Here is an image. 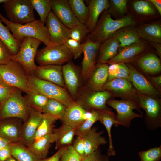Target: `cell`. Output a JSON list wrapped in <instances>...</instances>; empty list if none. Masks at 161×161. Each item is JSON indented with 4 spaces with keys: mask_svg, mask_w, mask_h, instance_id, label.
I'll use <instances>...</instances> for the list:
<instances>
[{
    "mask_svg": "<svg viewBox=\"0 0 161 161\" xmlns=\"http://www.w3.org/2000/svg\"><path fill=\"white\" fill-rule=\"evenodd\" d=\"M120 43V47H124L140 41V36L137 29L130 26L126 27L117 31L112 36Z\"/></svg>",
    "mask_w": 161,
    "mask_h": 161,
    "instance_id": "f1b7e54d",
    "label": "cell"
},
{
    "mask_svg": "<svg viewBox=\"0 0 161 161\" xmlns=\"http://www.w3.org/2000/svg\"><path fill=\"white\" fill-rule=\"evenodd\" d=\"M106 105L110 106L117 112L115 120L117 123V127L122 125L129 128L131 125L132 120L135 118L143 117V116L134 112L136 109L143 114L137 103L130 100H115L112 99L108 100Z\"/></svg>",
    "mask_w": 161,
    "mask_h": 161,
    "instance_id": "30bf717a",
    "label": "cell"
},
{
    "mask_svg": "<svg viewBox=\"0 0 161 161\" xmlns=\"http://www.w3.org/2000/svg\"><path fill=\"white\" fill-rule=\"evenodd\" d=\"M129 70V79L138 94L157 97L160 92L151 82L134 67L127 66Z\"/></svg>",
    "mask_w": 161,
    "mask_h": 161,
    "instance_id": "2e32d148",
    "label": "cell"
},
{
    "mask_svg": "<svg viewBox=\"0 0 161 161\" xmlns=\"http://www.w3.org/2000/svg\"><path fill=\"white\" fill-rule=\"evenodd\" d=\"M102 112L97 110H91V116L75 129V135L83 138L91 129L93 124L99 120Z\"/></svg>",
    "mask_w": 161,
    "mask_h": 161,
    "instance_id": "74e56055",
    "label": "cell"
},
{
    "mask_svg": "<svg viewBox=\"0 0 161 161\" xmlns=\"http://www.w3.org/2000/svg\"><path fill=\"white\" fill-rule=\"evenodd\" d=\"M55 142L53 132L35 140L28 149L39 159L47 158L51 144Z\"/></svg>",
    "mask_w": 161,
    "mask_h": 161,
    "instance_id": "484cf974",
    "label": "cell"
},
{
    "mask_svg": "<svg viewBox=\"0 0 161 161\" xmlns=\"http://www.w3.org/2000/svg\"><path fill=\"white\" fill-rule=\"evenodd\" d=\"M26 94L31 108L42 113L49 99L38 92L29 89Z\"/></svg>",
    "mask_w": 161,
    "mask_h": 161,
    "instance_id": "d590c367",
    "label": "cell"
},
{
    "mask_svg": "<svg viewBox=\"0 0 161 161\" xmlns=\"http://www.w3.org/2000/svg\"><path fill=\"white\" fill-rule=\"evenodd\" d=\"M138 64L145 72L155 74L161 70V64L159 58L153 53H149L141 57Z\"/></svg>",
    "mask_w": 161,
    "mask_h": 161,
    "instance_id": "f546056e",
    "label": "cell"
},
{
    "mask_svg": "<svg viewBox=\"0 0 161 161\" xmlns=\"http://www.w3.org/2000/svg\"><path fill=\"white\" fill-rule=\"evenodd\" d=\"M6 84L4 83V82L3 81V79H2L0 75V84Z\"/></svg>",
    "mask_w": 161,
    "mask_h": 161,
    "instance_id": "6125c7cd",
    "label": "cell"
},
{
    "mask_svg": "<svg viewBox=\"0 0 161 161\" xmlns=\"http://www.w3.org/2000/svg\"><path fill=\"white\" fill-rule=\"evenodd\" d=\"M66 146H64L59 149L51 157L44 159H39V161H60L61 156Z\"/></svg>",
    "mask_w": 161,
    "mask_h": 161,
    "instance_id": "db71d44e",
    "label": "cell"
},
{
    "mask_svg": "<svg viewBox=\"0 0 161 161\" xmlns=\"http://www.w3.org/2000/svg\"><path fill=\"white\" fill-rule=\"evenodd\" d=\"M111 2L116 9L121 13H125L126 10L127 1L126 0H112Z\"/></svg>",
    "mask_w": 161,
    "mask_h": 161,
    "instance_id": "816d5d0a",
    "label": "cell"
},
{
    "mask_svg": "<svg viewBox=\"0 0 161 161\" xmlns=\"http://www.w3.org/2000/svg\"></svg>",
    "mask_w": 161,
    "mask_h": 161,
    "instance_id": "03108f58",
    "label": "cell"
},
{
    "mask_svg": "<svg viewBox=\"0 0 161 161\" xmlns=\"http://www.w3.org/2000/svg\"><path fill=\"white\" fill-rule=\"evenodd\" d=\"M120 47L119 42L115 38L111 37L103 42L99 48V56L97 64L105 63L115 56L118 53Z\"/></svg>",
    "mask_w": 161,
    "mask_h": 161,
    "instance_id": "83f0119b",
    "label": "cell"
},
{
    "mask_svg": "<svg viewBox=\"0 0 161 161\" xmlns=\"http://www.w3.org/2000/svg\"><path fill=\"white\" fill-rule=\"evenodd\" d=\"M112 97L111 94L107 91H92L84 86L79 90L75 101L85 110H99L108 113L116 118V114L106 104L107 100Z\"/></svg>",
    "mask_w": 161,
    "mask_h": 161,
    "instance_id": "5b68a950",
    "label": "cell"
},
{
    "mask_svg": "<svg viewBox=\"0 0 161 161\" xmlns=\"http://www.w3.org/2000/svg\"><path fill=\"white\" fill-rule=\"evenodd\" d=\"M42 113L32 109L30 115L23 122L21 143L29 147L34 141L35 136L41 121Z\"/></svg>",
    "mask_w": 161,
    "mask_h": 161,
    "instance_id": "d6986e66",
    "label": "cell"
},
{
    "mask_svg": "<svg viewBox=\"0 0 161 161\" xmlns=\"http://www.w3.org/2000/svg\"><path fill=\"white\" fill-rule=\"evenodd\" d=\"M34 9L38 13L40 20L45 24L47 17L52 10L50 0H30Z\"/></svg>",
    "mask_w": 161,
    "mask_h": 161,
    "instance_id": "ab89813d",
    "label": "cell"
},
{
    "mask_svg": "<svg viewBox=\"0 0 161 161\" xmlns=\"http://www.w3.org/2000/svg\"><path fill=\"white\" fill-rule=\"evenodd\" d=\"M10 145L0 149V161H5L12 156Z\"/></svg>",
    "mask_w": 161,
    "mask_h": 161,
    "instance_id": "9f6ffc18",
    "label": "cell"
},
{
    "mask_svg": "<svg viewBox=\"0 0 161 161\" xmlns=\"http://www.w3.org/2000/svg\"><path fill=\"white\" fill-rule=\"evenodd\" d=\"M75 129L64 124L54 129L53 133L55 138V149L71 145L75 135Z\"/></svg>",
    "mask_w": 161,
    "mask_h": 161,
    "instance_id": "4316f807",
    "label": "cell"
},
{
    "mask_svg": "<svg viewBox=\"0 0 161 161\" xmlns=\"http://www.w3.org/2000/svg\"><path fill=\"white\" fill-rule=\"evenodd\" d=\"M9 1V0H0V4L1 3H4L7 2Z\"/></svg>",
    "mask_w": 161,
    "mask_h": 161,
    "instance_id": "be15d7a7",
    "label": "cell"
},
{
    "mask_svg": "<svg viewBox=\"0 0 161 161\" xmlns=\"http://www.w3.org/2000/svg\"><path fill=\"white\" fill-rule=\"evenodd\" d=\"M119 64V69L115 78H126L129 80V70L127 66L124 63Z\"/></svg>",
    "mask_w": 161,
    "mask_h": 161,
    "instance_id": "f907efd6",
    "label": "cell"
},
{
    "mask_svg": "<svg viewBox=\"0 0 161 161\" xmlns=\"http://www.w3.org/2000/svg\"><path fill=\"white\" fill-rule=\"evenodd\" d=\"M11 143L0 136V149L10 145Z\"/></svg>",
    "mask_w": 161,
    "mask_h": 161,
    "instance_id": "6f0895ef",
    "label": "cell"
},
{
    "mask_svg": "<svg viewBox=\"0 0 161 161\" xmlns=\"http://www.w3.org/2000/svg\"><path fill=\"white\" fill-rule=\"evenodd\" d=\"M72 10L77 19L81 23L86 24L89 16L88 7L83 0H68Z\"/></svg>",
    "mask_w": 161,
    "mask_h": 161,
    "instance_id": "8d00e7d4",
    "label": "cell"
},
{
    "mask_svg": "<svg viewBox=\"0 0 161 161\" xmlns=\"http://www.w3.org/2000/svg\"><path fill=\"white\" fill-rule=\"evenodd\" d=\"M145 48V44L140 41L126 46L123 47L115 56L105 63L111 64L129 62L143 51Z\"/></svg>",
    "mask_w": 161,
    "mask_h": 161,
    "instance_id": "603a6c76",
    "label": "cell"
},
{
    "mask_svg": "<svg viewBox=\"0 0 161 161\" xmlns=\"http://www.w3.org/2000/svg\"><path fill=\"white\" fill-rule=\"evenodd\" d=\"M52 12L65 26L70 29L80 23L73 14L67 0H50Z\"/></svg>",
    "mask_w": 161,
    "mask_h": 161,
    "instance_id": "e0dca14e",
    "label": "cell"
},
{
    "mask_svg": "<svg viewBox=\"0 0 161 161\" xmlns=\"http://www.w3.org/2000/svg\"><path fill=\"white\" fill-rule=\"evenodd\" d=\"M155 48L158 56L160 58L161 57V44L160 43H152Z\"/></svg>",
    "mask_w": 161,
    "mask_h": 161,
    "instance_id": "91938a15",
    "label": "cell"
},
{
    "mask_svg": "<svg viewBox=\"0 0 161 161\" xmlns=\"http://www.w3.org/2000/svg\"><path fill=\"white\" fill-rule=\"evenodd\" d=\"M12 55L7 47L0 39V65L9 62Z\"/></svg>",
    "mask_w": 161,
    "mask_h": 161,
    "instance_id": "bcb514c9",
    "label": "cell"
},
{
    "mask_svg": "<svg viewBox=\"0 0 161 161\" xmlns=\"http://www.w3.org/2000/svg\"><path fill=\"white\" fill-rule=\"evenodd\" d=\"M140 161H160L161 145L138 152Z\"/></svg>",
    "mask_w": 161,
    "mask_h": 161,
    "instance_id": "b9f144b4",
    "label": "cell"
},
{
    "mask_svg": "<svg viewBox=\"0 0 161 161\" xmlns=\"http://www.w3.org/2000/svg\"><path fill=\"white\" fill-rule=\"evenodd\" d=\"M109 157L103 154L99 148L92 154L83 158L81 161H110Z\"/></svg>",
    "mask_w": 161,
    "mask_h": 161,
    "instance_id": "7dc6e473",
    "label": "cell"
},
{
    "mask_svg": "<svg viewBox=\"0 0 161 161\" xmlns=\"http://www.w3.org/2000/svg\"><path fill=\"white\" fill-rule=\"evenodd\" d=\"M45 24L53 45L64 44L65 41L69 38V29L57 18L52 10L49 13Z\"/></svg>",
    "mask_w": 161,
    "mask_h": 161,
    "instance_id": "9a60e30c",
    "label": "cell"
},
{
    "mask_svg": "<svg viewBox=\"0 0 161 161\" xmlns=\"http://www.w3.org/2000/svg\"><path fill=\"white\" fill-rule=\"evenodd\" d=\"M108 66L105 63L95 65L85 83V86L89 90L93 92L103 90V87L108 79Z\"/></svg>",
    "mask_w": 161,
    "mask_h": 161,
    "instance_id": "7402d4cb",
    "label": "cell"
},
{
    "mask_svg": "<svg viewBox=\"0 0 161 161\" xmlns=\"http://www.w3.org/2000/svg\"><path fill=\"white\" fill-rule=\"evenodd\" d=\"M140 37L152 43L161 42V27L157 23L144 25L137 29Z\"/></svg>",
    "mask_w": 161,
    "mask_h": 161,
    "instance_id": "4dcf8cb0",
    "label": "cell"
},
{
    "mask_svg": "<svg viewBox=\"0 0 161 161\" xmlns=\"http://www.w3.org/2000/svg\"><path fill=\"white\" fill-rule=\"evenodd\" d=\"M88 2L89 16L85 24L90 33L96 26L100 14L107 10L110 5L108 0H90Z\"/></svg>",
    "mask_w": 161,
    "mask_h": 161,
    "instance_id": "cb8c5ba5",
    "label": "cell"
},
{
    "mask_svg": "<svg viewBox=\"0 0 161 161\" xmlns=\"http://www.w3.org/2000/svg\"><path fill=\"white\" fill-rule=\"evenodd\" d=\"M56 120L49 114L42 113L41 119L35 136L34 140L52 133L55 129V123Z\"/></svg>",
    "mask_w": 161,
    "mask_h": 161,
    "instance_id": "e575fe53",
    "label": "cell"
},
{
    "mask_svg": "<svg viewBox=\"0 0 161 161\" xmlns=\"http://www.w3.org/2000/svg\"><path fill=\"white\" fill-rule=\"evenodd\" d=\"M101 43L99 41L88 40L82 43L83 58L80 74L82 79L85 83L96 65L97 55Z\"/></svg>",
    "mask_w": 161,
    "mask_h": 161,
    "instance_id": "4fadbf2b",
    "label": "cell"
},
{
    "mask_svg": "<svg viewBox=\"0 0 161 161\" xmlns=\"http://www.w3.org/2000/svg\"><path fill=\"white\" fill-rule=\"evenodd\" d=\"M0 19L11 31L14 38L20 42L24 38L30 37L40 40L46 47L54 45L51 42L46 27L40 19H36L23 24H16L9 21L1 13Z\"/></svg>",
    "mask_w": 161,
    "mask_h": 161,
    "instance_id": "7a4b0ae2",
    "label": "cell"
},
{
    "mask_svg": "<svg viewBox=\"0 0 161 161\" xmlns=\"http://www.w3.org/2000/svg\"><path fill=\"white\" fill-rule=\"evenodd\" d=\"M42 42L33 38L27 37L21 42L17 53L12 56L11 60L19 63L28 75L34 74L37 66L35 60L38 48Z\"/></svg>",
    "mask_w": 161,
    "mask_h": 161,
    "instance_id": "8992f818",
    "label": "cell"
},
{
    "mask_svg": "<svg viewBox=\"0 0 161 161\" xmlns=\"http://www.w3.org/2000/svg\"><path fill=\"white\" fill-rule=\"evenodd\" d=\"M146 76L151 81V83L158 90L159 92L161 91V76L160 75L155 76H151L146 75Z\"/></svg>",
    "mask_w": 161,
    "mask_h": 161,
    "instance_id": "11a10c76",
    "label": "cell"
},
{
    "mask_svg": "<svg viewBox=\"0 0 161 161\" xmlns=\"http://www.w3.org/2000/svg\"><path fill=\"white\" fill-rule=\"evenodd\" d=\"M99 121L104 126L108 136L109 146L107 155L108 156H115L116 153L113 146L111 130L113 125L117 127V123L115 120V118L108 113L103 112L101 114Z\"/></svg>",
    "mask_w": 161,
    "mask_h": 161,
    "instance_id": "d6a6232c",
    "label": "cell"
},
{
    "mask_svg": "<svg viewBox=\"0 0 161 161\" xmlns=\"http://www.w3.org/2000/svg\"><path fill=\"white\" fill-rule=\"evenodd\" d=\"M0 39L5 44L12 55L18 52L21 42L16 40L6 26H4L0 19Z\"/></svg>",
    "mask_w": 161,
    "mask_h": 161,
    "instance_id": "836d02e7",
    "label": "cell"
},
{
    "mask_svg": "<svg viewBox=\"0 0 161 161\" xmlns=\"http://www.w3.org/2000/svg\"><path fill=\"white\" fill-rule=\"evenodd\" d=\"M62 65H46L37 66L34 75L38 78L65 88L62 76Z\"/></svg>",
    "mask_w": 161,
    "mask_h": 161,
    "instance_id": "44dd1931",
    "label": "cell"
},
{
    "mask_svg": "<svg viewBox=\"0 0 161 161\" xmlns=\"http://www.w3.org/2000/svg\"><path fill=\"white\" fill-rule=\"evenodd\" d=\"M140 108L145 112V121L147 129L151 131L161 127V103L158 98L138 94Z\"/></svg>",
    "mask_w": 161,
    "mask_h": 161,
    "instance_id": "8fae6325",
    "label": "cell"
},
{
    "mask_svg": "<svg viewBox=\"0 0 161 161\" xmlns=\"http://www.w3.org/2000/svg\"><path fill=\"white\" fill-rule=\"evenodd\" d=\"M73 56L64 44L46 47L38 50L35 60L39 66L62 65L71 60Z\"/></svg>",
    "mask_w": 161,
    "mask_h": 161,
    "instance_id": "9c48e42d",
    "label": "cell"
},
{
    "mask_svg": "<svg viewBox=\"0 0 161 161\" xmlns=\"http://www.w3.org/2000/svg\"><path fill=\"white\" fill-rule=\"evenodd\" d=\"M0 106H1V105H0Z\"/></svg>",
    "mask_w": 161,
    "mask_h": 161,
    "instance_id": "e7e4bbea",
    "label": "cell"
},
{
    "mask_svg": "<svg viewBox=\"0 0 161 161\" xmlns=\"http://www.w3.org/2000/svg\"><path fill=\"white\" fill-rule=\"evenodd\" d=\"M133 6L135 11L139 14L151 15L155 13L154 9L148 1H136Z\"/></svg>",
    "mask_w": 161,
    "mask_h": 161,
    "instance_id": "ee69618b",
    "label": "cell"
},
{
    "mask_svg": "<svg viewBox=\"0 0 161 161\" xmlns=\"http://www.w3.org/2000/svg\"><path fill=\"white\" fill-rule=\"evenodd\" d=\"M4 4L8 19L11 22L23 24L36 20L30 0H9Z\"/></svg>",
    "mask_w": 161,
    "mask_h": 161,
    "instance_id": "ba28073f",
    "label": "cell"
},
{
    "mask_svg": "<svg viewBox=\"0 0 161 161\" xmlns=\"http://www.w3.org/2000/svg\"><path fill=\"white\" fill-rule=\"evenodd\" d=\"M149 2L152 3L157 9L160 15H161V1L157 0H148Z\"/></svg>",
    "mask_w": 161,
    "mask_h": 161,
    "instance_id": "680465c9",
    "label": "cell"
},
{
    "mask_svg": "<svg viewBox=\"0 0 161 161\" xmlns=\"http://www.w3.org/2000/svg\"><path fill=\"white\" fill-rule=\"evenodd\" d=\"M82 159L71 145L66 147L61 156L60 161H81Z\"/></svg>",
    "mask_w": 161,
    "mask_h": 161,
    "instance_id": "f6af8a7d",
    "label": "cell"
},
{
    "mask_svg": "<svg viewBox=\"0 0 161 161\" xmlns=\"http://www.w3.org/2000/svg\"><path fill=\"white\" fill-rule=\"evenodd\" d=\"M27 86L49 99L57 100L66 107L76 103L66 89L53 83L40 79L34 74L27 76Z\"/></svg>",
    "mask_w": 161,
    "mask_h": 161,
    "instance_id": "277c9868",
    "label": "cell"
},
{
    "mask_svg": "<svg viewBox=\"0 0 161 161\" xmlns=\"http://www.w3.org/2000/svg\"><path fill=\"white\" fill-rule=\"evenodd\" d=\"M97 127L94 126L83 138L85 148V157L92 154L101 145L108 143L106 138L102 136L104 130L98 131Z\"/></svg>",
    "mask_w": 161,
    "mask_h": 161,
    "instance_id": "d4e9b609",
    "label": "cell"
},
{
    "mask_svg": "<svg viewBox=\"0 0 161 161\" xmlns=\"http://www.w3.org/2000/svg\"><path fill=\"white\" fill-rule=\"evenodd\" d=\"M72 145L77 153L82 158L85 157V148L83 138L77 136Z\"/></svg>",
    "mask_w": 161,
    "mask_h": 161,
    "instance_id": "c3c4849f",
    "label": "cell"
},
{
    "mask_svg": "<svg viewBox=\"0 0 161 161\" xmlns=\"http://www.w3.org/2000/svg\"><path fill=\"white\" fill-rule=\"evenodd\" d=\"M119 69V64H114L108 66L107 81L115 79Z\"/></svg>",
    "mask_w": 161,
    "mask_h": 161,
    "instance_id": "f5cc1de1",
    "label": "cell"
},
{
    "mask_svg": "<svg viewBox=\"0 0 161 161\" xmlns=\"http://www.w3.org/2000/svg\"><path fill=\"white\" fill-rule=\"evenodd\" d=\"M22 91L15 88L13 92L1 106L0 120L10 118H16L23 122L29 117L32 109L27 97L23 96Z\"/></svg>",
    "mask_w": 161,
    "mask_h": 161,
    "instance_id": "3957f363",
    "label": "cell"
},
{
    "mask_svg": "<svg viewBox=\"0 0 161 161\" xmlns=\"http://www.w3.org/2000/svg\"><path fill=\"white\" fill-rule=\"evenodd\" d=\"M23 121L16 118L0 120V136L12 143H20Z\"/></svg>",
    "mask_w": 161,
    "mask_h": 161,
    "instance_id": "ac0fdd59",
    "label": "cell"
},
{
    "mask_svg": "<svg viewBox=\"0 0 161 161\" xmlns=\"http://www.w3.org/2000/svg\"><path fill=\"white\" fill-rule=\"evenodd\" d=\"M0 75L7 85L19 89L26 93L29 91L27 75L18 62L11 60L6 64L0 65Z\"/></svg>",
    "mask_w": 161,
    "mask_h": 161,
    "instance_id": "52a82bcc",
    "label": "cell"
},
{
    "mask_svg": "<svg viewBox=\"0 0 161 161\" xmlns=\"http://www.w3.org/2000/svg\"><path fill=\"white\" fill-rule=\"evenodd\" d=\"M66 107L58 101L49 99L44 107L42 113L50 115L56 120H61L65 114Z\"/></svg>",
    "mask_w": 161,
    "mask_h": 161,
    "instance_id": "f35d334b",
    "label": "cell"
},
{
    "mask_svg": "<svg viewBox=\"0 0 161 161\" xmlns=\"http://www.w3.org/2000/svg\"><path fill=\"white\" fill-rule=\"evenodd\" d=\"M64 44L70 52L75 59L80 58L83 53L82 43L69 38L65 41Z\"/></svg>",
    "mask_w": 161,
    "mask_h": 161,
    "instance_id": "7bdbcfd3",
    "label": "cell"
},
{
    "mask_svg": "<svg viewBox=\"0 0 161 161\" xmlns=\"http://www.w3.org/2000/svg\"><path fill=\"white\" fill-rule=\"evenodd\" d=\"M91 110H85L76 103L67 107L61 120L62 124L75 129L91 115Z\"/></svg>",
    "mask_w": 161,
    "mask_h": 161,
    "instance_id": "ffe728a7",
    "label": "cell"
},
{
    "mask_svg": "<svg viewBox=\"0 0 161 161\" xmlns=\"http://www.w3.org/2000/svg\"><path fill=\"white\" fill-rule=\"evenodd\" d=\"M10 147L12 156L17 161H39V159L21 143H11Z\"/></svg>",
    "mask_w": 161,
    "mask_h": 161,
    "instance_id": "1f68e13d",
    "label": "cell"
},
{
    "mask_svg": "<svg viewBox=\"0 0 161 161\" xmlns=\"http://www.w3.org/2000/svg\"><path fill=\"white\" fill-rule=\"evenodd\" d=\"M5 161H17L15 159L13 158L12 156H11L7 159Z\"/></svg>",
    "mask_w": 161,
    "mask_h": 161,
    "instance_id": "94428289",
    "label": "cell"
},
{
    "mask_svg": "<svg viewBox=\"0 0 161 161\" xmlns=\"http://www.w3.org/2000/svg\"><path fill=\"white\" fill-rule=\"evenodd\" d=\"M62 71L65 88L75 101L80 89V72L72 60L62 65Z\"/></svg>",
    "mask_w": 161,
    "mask_h": 161,
    "instance_id": "5bb4252c",
    "label": "cell"
},
{
    "mask_svg": "<svg viewBox=\"0 0 161 161\" xmlns=\"http://www.w3.org/2000/svg\"><path fill=\"white\" fill-rule=\"evenodd\" d=\"M15 88L6 84H0V104L1 106L8 98Z\"/></svg>",
    "mask_w": 161,
    "mask_h": 161,
    "instance_id": "681fc988",
    "label": "cell"
},
{
    "mask_svg": "<svg viewBox=\"0 0 161 161\" xmlns=\"http://www.w3.org/2000/svg\"><path fill=\"white\" fill-rule=\"evenodd\" d=\"M89 33L86 24L80 23L69 29V38L82 43Z\"/></svg>",
    "mask_w": 161,
    "mask_h": 161,
    "instance_id": "60d3db41",
    "label": "cell"
},
{
    "mask_svg": "<svg viewBox=\"0 0 161 161\" xmlns=\"http://www.w3.org/2000/svg\"><path fill=\"white\" fill-rule=\"evenodd\" d=\"M135 22L131 16L127 15L114 20L107 10L102 13L93 30L87 36L86 40L101 43L112 37L114 33L123 27L132 26Z\"/></svg>",
    "mask_w": 161,
    "mask_h": 161,
    "instance_id": "6da1fadb",
    "label": "cell"
},
{
    "mask_svg": "<svg viewBox=\"0 0 161 161\" xmlns=\"http://www.w3.org/2000/svg\"><path fill=\"white\" fill-rule=\"evenodd\" d=\"M132 85L128 79L115 78L107 81L103 87V90L108 91L113 97L133 100L138 103V93Z\"/></svg>",
    "mask_w": 161,
    "mask_h": 161,
    "instance_id": "7c38bea8",
    "label": "cell"
}]
</instances>
